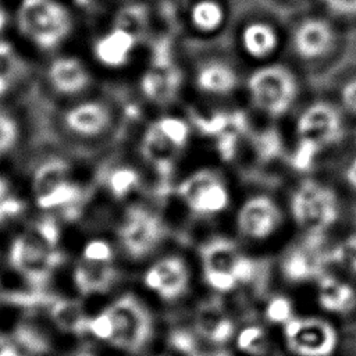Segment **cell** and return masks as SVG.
<instances>
[{"mask_svg": "<svg viewBox=\"0 0 356 356\" xmlns=\"http://www.w3.org/2000/svg\"><path fill=\"white\" fill-rule=\"evenodd\" d=\"M24 209L22 200L10 192V185L4 178H0V222L15 217Z\"/></svg>", "mask_w": 356, "mask_h": 356, "instance_id": "obj_33", "label": "cell"}, {"mask_svg": "<svg viewBox=\"0 0 356 356\" xmlns=\"http://www.w3.org/2000/svg\"><path fill=\"white\" fill-rule=\"evenodd\" d=\"M316 296L320 307L331 314H348L356 307V288L332 271L316 281Z\"/></svg>", "mask_w": 356, "mask_h": 356, "instance_id": "obj_18", "label": "cell"}, {"mask_svg": "<svg viewBox=\"0 0 356 356\" xmlns=\"http://www.w3.org/2000/svg\"><path fill=\"white\" fill-rule=\"evenodd\" d=\"M51 86L65 95H75L85 90L90 83V76L83 64L75 57L56 58L47 72Z\"/></svg>", "mask_w": 356, "mask_h": 356, "instance_id": "obj_20", "label": "cell"}, {"mask_svg": "<svg viewBox=\"0 0 356 356\" xmlns=\"http://www.w3.org/2000/svg\"><path fill=\"white\" fill-rule=\"evenodd\" d=\"M239 51L257 64L273 61L281 49L282 38L278 28L267 19L246 21L236 38Z\"/></svg>", "mask_w": 356, "mask_h": 356, "instance_id": "obj_14", "label": "cell"}, {"mask_svg": "<svg viewBox=\"0 0 356 356\" xmlns=\"http://www.w3.org/2000/svg\"><path fill=\"white\" fill-rule=\"evenodd\" d=\"M342 181L345 186L356 195V153L349 157V160L345 163L342 168Z\"/></svg>", "mask_w": 356, "mask_h": 356, "instance_id": "obj_37", "label": "cell"}, {"mask_svg": "<svg viewBox=\"0 0 356 356\" xmlns=\"http://www.w3.org/2000/svg\"><path fill=\"white\" fill-rule=\"evenodd\" d=\"M327 264L330 271L337 270V273L356 277V232L327 246Z\"/></svg>", "mask_w": 356, "mask_h": 356, "instance_id": "obj_23", "label": "cell"}, {"mask_svg": "<svg viewBox=\"0 0 356 356\" xmlns=\"http://www.w3.org/2000/svg\"><path fill=\"white\" fill-rule=\"evenodd\" d=\"M0 356H19L17 343L4 335H0Z\"/></svg>", "mask_w": 356, "mask_h": 356, "instance_id": "obj_39", "label": "cell"}, {"mask_svg": "<svg viewBox=\"0 0 356 356\" xmlns=\"http://www.w3.org/2000/svg\"><path fill=\"white\" fill-rule=\"evenodd\" d=\"M346 118L334 102L314 100L306 104L293 122L298 147L316 156L338 146L346 134Z\"/></svg>", "mask_w": 356, "mask_h": 356, "instance_id": "obj_4", "label": "cell"}, {"mask_svg": "<svg viewBox=\"0 0 356 356\" xmlns=\"http://www.w3.org/2000/svg\"><path fill=\"white\" fill-rule=\"evenodd\" d=\"M72 356H96V355H93L90 352H86V350H81V352H78V353H75Z\"/></svg>", "mask_w": 356, "mask_h": 356, "instance_id": "obj_42", "label": "cell"}, {"mask_svg": "<svg viewBox=\"0 0 356 356\" xmlns=\"http://www.w3.org/2000/svg\"><path fill=\"white\" fill-rule=\"evenodd\" d=\"M335 103L346 117L356 118V74L343 79L338 86Z\"/></svg>", "mask_w": 356, "mask_h": 356, "instance_id": "obj_32", "label": "cell"}, {"mask_svg": "<svg viewBox=\"0 0 356 356\" xmlns=\"http://www.w3.org/2000/svg\"><path fill=\"white\" fill-rule=\"evenodd\" d=\"M236 346L242 353L249 356H263L270 346L268 334L260 325H248L238 332Z\"/></svg>", "mask_w": 356, "mask_h": 356, "instance_id": "obj_27", "label": "cell"}, {"mask_svg": "<svg viewBox=\"0 0 356 356\" xmlns=\"http://www.w3.org/2000/svg\"><path fill=\"white\" fill-rule=\"evenodd\" d=\"M146 18V8L142 4H128L117 14L115 28L124 29L136 38L145 29Z\"/></svg>", "mask_w": 356, "mask_h": 356, "instance_id": "obj_29", "label": "cell"}, {"mask_svg": "<svg viewBox=\"0 0 356 356\" xmlns=\"http://www.w3.org/2000/svg\"><path fill=\"white\" fill-rule=\"evenodd\" d=\"M264 313H266V318L270 323L281 327H284L293 316H296L292 300L282 295L273 296L266 305Z\"/></svg>", "mask_w": 356, "mask_h": 356, "instance_id": "obj_30", "label": "cell"}, {"mask_svg": "<svg viewBox=\"0 0 356 356\" xmlns=\"http://www.w3.org/2000/svg\"><path fill=\"white\" fill-rule=\"evenodd\" d=\"M143 285L160 300L177 302L192 286V268L179 254L163 256L147 267Z\"/></svg>", "mask_w": 356, "mask_h": 356, "instance_id": "obj_13", "label": "cell"}, {"mask_svg": "<svg viewBox=\"0 0 356 356\" xmlns=\"http://www.w3.org/2000/svg\"><path fill=\"white\" fill-rule=\"evenodd\" d=\"M6 22H7V14H6V11L3 8H0V32L4 28Z\"/></svg>", "mask_w": 356, "mask_h": 356, "instance_id": "obj_41", "label": "cell"}, {"mask_svg": "<svg viewBox=\"0 0 356 356\" xmlns=\"http://www.w3.org/2000/svg\"><path fill=\"white\" fill-rule=\"evenodd\" d=\"M282 341L292 356H332L339 335L324 317L296 314L282 327Z\"/></svg>", "mask_w": 356, "mask_h": 356, "instance_id": "obj_10", "label": "cell"}, {"mask_svg": "<svg viewBox=\"0 0 356 356\" xmlns=\"http://www.w3.org/2000/svg\"><path fill=\"white\" fill-rule=\"evenodd\" d=\"M323 7L334 17L343 19L356 18V0H320Z\"/></svg>", "mask_w": 356, "mask_h": 356, "instance_id": "obj_35", "label": "cell"}, {"mask_svg": "<svg viewBox=\"0 0 356 356\" xmlns=\"http://www.w3.org/2000/svg\"><path fill=\"white\" fill-rule=\"evenodd\" d=\"M228 18L227 7L220 0H195L188 11L191 29L199 36L217 35Z\"/></svg>", "mask_w": 356, "mask_h": 356, "instance_id": "obj_21", "label": "cell"}, {"mask_svg": "<svg viewBox=\"0 0 356 356\" xmlns=\"http://www.w3.org/2000/svg\"><path fill=\"white\" fill-rule=\"evenodd\" d=\"M195 356H232V353H229L225 349H211V350L197 352Z\"/></svg>", "mask_w": 356, "mask_h": 356, "instance_id": "obj_40", "label": "cell"}, {"mask_svg": "<svg viewBox=\"0 0 356 356\" xmlns=\"http://www.w3.org/2000/svg\"><path fill=\"white\" fill-rule=\"evenodd\" d=\"M50 316L54 324L65 332L83 334L88 332L89 318L82 312L81 306L71 300H58L51 305Z\"/></svg>", "mask_w": 356, "mask_h": 356, "instance_id": "obj_24", "label": "cell"}, {"mask_svg": "<svg viewBox=\"0 0 356 356\" xmlns=\"http://www.w3.org/2000/svg\"><path fill=\"white\" fill-rule=\"evenodd\" d=\"M118 278L113 261H97L81 257L75 264L72 280L76 291L83 298L108 292Z\"/></svg>", "mask_w": 356, "mask_h": 356, "instance_id": "obj_17", "label": "cell"}, {"mask_svg": "<svg viewBox=\"0 0 356 356\" xmlns=\"http://www.w3.org/2000/svg\"><path fill=\"white\" fill-rule=\"evenodd\" d=\"M192 81L200 95L211 99L232 96L242 83L236 68L221 58L200 61L193 71Z\"/></svg>", "mask_w": 356, "mask_h": 356, "instance_id": "obj_15", "label": "cell"}, {"mask_svg": "<svg viewBox=\"0 0 356 356\" xmlns=\"http://www.w3.org/2000/svg\"><path fill=\"white\" fill-rule=\"evenodd\" d=\"M24 72V63L14 47L0 40V96L6 95Z\"/></svg>", "mask_w": 356, "mask_h": 356, "instance_id": "obj_26", "label": "cell"}, {"mask_svg": "<svg viewBox=\"0 0 356 356\" xmlns=\"http://www.w3.org/2000/svg\"><path fill=\"white\" fill-rule=\"evenodd\" d=\"M88 332L121 353L139 355L154 339L156 320L142 299L124 293L89 318Z\"/></svg>", "mask_w": 356, "mask_h": 356, "instance_id": "obj_1", "label": "cell"}, {"mask_svg": "<svg viewBox=\"0 0 356 356\" xmlns=\"http://www.w3.org/2000/svg\"><path fill=\"white\" fill-rule=\"evenodd\" d=\"M341 38L335 25L318 15L300 19L291 31L288 43L292 54L302 63L317 64L328 60L338 50Z\"/></svg>", "mask_w": 356, "mask_h": 356, "instance_id": "obj_11", "label": "cell"}, {"mask_svg": "<svg viewBox=\"0 0 356 356\" xmlns=\"http://www.w3.org/2000/svg\"><path fill=\"white\" fill-rule=\"evenodd\" d=\"M136 38L129 32L114 28L95 43L93 51L96 58L107 67H120L128 61L135 46Z\"/></svg>", "mask_w": 356, "mask_h": 356, "instance_id": "obj_22", "label": "cell"}, {"mask_svg": "<svg viewBox=\"0 0 356 356\" xmlns=\"http://www.w3.org/2000/svg\"><path fill=\"white\" fill-rule=\"evenodd\" d=\"M321 238H314L312 243L300 245L286 253L282 260V274L295 284L317 281L330 271L327 264V246H321Z\"/></svg>", "mask_w": 356, "mask_h": 356, "instance_id": "obj_16", "label": "cell"}, {"mask_svg": "<svg viewBox=\"0 0 356 356\" xmlns=\"http://www.w3.org/2000/svg\"><path fill=\"white\" fill-rule=\"evenodd\" d=\"M250 106L267 118H282L296 106L300 81L286 64L268 61L257 64L243 81Z\"/></svg>", "mask_w": 356, "mask_h": 356, "instance_id": "obj_2", "label": "cell"}, {"mask_svg": "<svg viewBox=\"0 0 356 356\" xmlns=\"http://www.w3.org/2000/svg\"><path fill=\"white\" fill-rule=\"evenodd\" d=\"M70 167L63 159H50L44 161L35 172L33 192L36 197L46 195L64 181H67Z\"/></svg>", "mask_w": 356, "mask_h": 356, "instance_id": "obj_25", "label": "cell"}, {"mask_svg": "<svg viewBox=\"0 0 356 356\" xmlns=\"http://www.w3.org/2000/svg\"><path fill=\"white\" fill-rule=\"evenodd\" d=\"M18 342H21L24 346H28L31 350H42L44 348V341L38 337V334L29 328L18 330Z\"/></svg>", "mask_w": 356, "mask_h": 356, "instance_id": "obj_38", "label": "cell"}, {"mask_svg": "<svg viewBox=\"0 0 356 356\" xmlns=\"http://www.w3.org/2000/svg\"><path fill=\"white\" fill-rule=\"evenodd\" d=\"M81 196V189L74 182L68 179L47 192L43 196L36 197L38 206L40 209H56V207H67L76 202Z\"/></svg>", "mask_w": 356, "mask_h": 356, "instance_id": "obj_28", "label": "cell"}, {"mask_svg": "<svg viewBox=\"0 0 356 356\" xmlns=\"http://www.w3.org/2000/svg\"><path fill=\"white\" fill-rule=\"evenodd\" d=\"M17 24L19 32L43 50L57 47L72 26L68 10L56 0H22Z\"/></svg>", "mask_w": 356, "mask_h": 356, "instance_id": "obj_8", "label": "cell"}, {"mask_svg": "<svg viewBox=\"0 0 356 356\" xmlns=\"http://www.w3.org/2000/svg\"><path fill=\"white\" fill-rule=\"evenodd\" d=\"M286 211L305 235L323 238L339 222L342 204L334 186L317 178H306L292 189Z\"/></svg>", "mask_w": 356, "mask_h": 356, "instance_id": "obj_3", "label": "cell"}, {"mask_svg": "<svg viewBox=\"0 0 356 356\" xmlns=\"http://www.w3.org/2000/svg\"><path fill=\"white\" fill-rule=\"evenodd\" d=\"M118 236L125 253L134 260H140L164 242L167 225L157 213L143 206H132L125 211Z\"/></svg>", "mask_w": 356, "mask_h": 356, "instance_id": "obj_12", "label": "cell"}, {"mask_svg": "<svg viewBox=\"0 0 356 356\" xmlns=\"http://www.w3.org/2000/svg\"><path fill=\"white\" fill-rule=\"evenodd\" d=\"M138 184V174L135 170L128 167L115 168L107 181V186L110 192L115 197H124L127 196Z\"/></svg>", "mask_w": 356, "mask_h": 356, "instance_id": "obj_31", "label": "cell"}, {"mask_svg": "<svg viewBox=\"0 0 356 356\" xmlns=\"http://www.w3.org/2000/svg\"><path fill=\"white\" fill-rule=\"evenodd\" d=\"M177 196L184 209L199 220L222 216L232 204V192L225 177L213 168H199L185 175Z\"/></svg>", "mask_w": 356, "mask_h": 356, "instance_id": "obj_5", "label": "cell"}, {"mask_svg": "<svg viewBox=\"0 0 356 356\" xmlns=\"http://www.w3.org/2000/svg\"><path fill=\"white\" fill-rule=\"evenodd\" d=\"M64 260L57 243L44 236L35 225L17 236L10 249V263L31 285L47 282L54 268Z\"/></svg>", "mask_w": 356, "mask_h": 356, "instance_id": "obj_9", "label": "cell"}, {"mask_svg": "<svg viewBox=\"0 0 356 356\" xmlns=\"http://www.w3.org/2000/svg\"><path fill=\"white\" fill-rule=\"evenodd\" d=\"M82 257L97 261H113V250L106 241L95 239L86 243L82 252Z\"/></svg>", "mask_w": 356, "mask_h": 356, "instance_id": "obj_36", "label": "cell"}, {"mask_svg": "<svg viewBox=\"0 0 356 356\" xmlns=\"http://www.w3.org/2000/svg\"><path fill=\"white\" fill-rule=\"evenodd\" d=\"M18 139V127L15 120L0 107V157L4 156Z\"/></svg>", "mask_w": 356, "mask_h": 356, "instance_id": "obj_34", "label": "cell"}, {"mask_svg": "<svg viewBox=\"0 0 356 356\" xmlns=\"http://www.w3.org/2000/svg\"><path fill=\"white\" fill-rule=\"evenodd\" d=\"M288 217L277 197L266 192L245 196L234 213L236 236L248 243H266L274 239L284 228Z\"/></svg>", "mask_w": 356, "mask_h": 356, "instance_id": "obj_7", "label": "cell"}, {"mask_svg": "<svg viewBox=\"0 0 356 356\" xmlns=\"http://www.w3.org/2000/svg\"><path fill=\"white\" fill-rule=\"evenodd\" d=\"M65 125L82 136L103 134L111 124L110 108L100 102H85L70 108L64 115Z\"/></svg>", "mask_w": 356, "mask_h": 356, "instance_id": "obj_19", "label": "cell"}, {"mask_svg": "<svg viewBox=\"0 0 356 356\" xmlns=\"http://www.w3.org/2000/svg\"><path fill=\"white\" fill-rule=\"evenodd\" d=\"M200 260L206 284L221 293L248 284L254 274L253 261L229 239L216 238L204 245Z\"/></svg>", "mask_w": 356, "mask_h": 356, "instance_id": "obj_6", "label": "cell"}]
</instances>
